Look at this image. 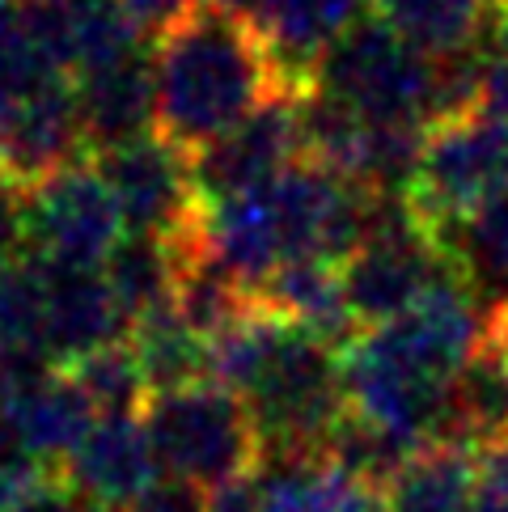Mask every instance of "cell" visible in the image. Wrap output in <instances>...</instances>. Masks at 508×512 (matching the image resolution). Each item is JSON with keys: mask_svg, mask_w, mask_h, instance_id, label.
I'll return each instance as SVG.
<instances>
[{"mask_svg": "<svg viewBox=\"0 0 508 512\" xmlns=\"http://www.w3.org/2000/svg\"><path fill=\"white\" fill-rule=\"evenodd\" d=\"M127 335H132V322L119 309L102 271L47 263L43 356L51 369H72V364H81L102 347L123 343Z\"/></svg>", "mask_w": 508, "mask_h": 512, "instance_id": "9c48e42d", "label": "cell"}, {"mask_svg": "<svg viewBox=\"0 0 508 512\" xmlns=\"http://www.w3.org/2000/svg\"><path fill=\"white\" fill-rule=\"evenodd\" d=\"M492 314H496V318H500V322L508 326V305H500V309H492Z\"/></svg>", "mask_w": 508, "mask_h": 512, "instance_id": "836d02e7", "label": "cell"}, {"mask_svg": "<svg viewBox=\"0 0 508 512\" xmlns=\"http://www.w3.org/2000/svg\"><path fill=\"white\" fill-rule=\"evenodd\" d=\"M483 491L479 457L458 445H432L398 474L390 496V512H470Z\"/></svg>", "mask_w": 508, "mask_h": 512, "instance_id": "e0dca14e", "label": "cell"}, {"mask_svg": "<svg viewBox=\"0 0 508 512\" xmlns=\"http://www.w3.org/2000/svg\"><path fill=\"white\" fill-rule=\"evenodd\" d=\"M508 191V123L470 111L424 132L420 170L407 191L411 212L437 237Z\"/></svg>", "mask_w": 508, "mask_h": 512, "instance_id": "277c9868", "label": "cell"}, {"mask_svg": "<svg viewBox=\"0 0 508 512\" xmlns=\"http://www.w3.org/2000/svg\"><path fill=\"white\" fill-rule=\"evenodd\" d=\"M297 512H390V496L373 483L352 479L348 470L318 457L310 483L301 491Z\"/></svg>", "mask_w": 508, "mask_h": 512, "instance_id": "603a6c76", "label": "cell"}, {"mask_svg": "<svg viewBox=\"0 0 508 512\" xmlns=\"http://www.w3.org/2000/svg\"><path fill=\"white\" fill-rule=\"evenodd\" d=\"M60 479L89 512H127L157 487V457L144 419H98Z\"/></svg>", "mask_w": 508, "mask_h": 512, "instance_id": "30bf717a", "label": "cell"}, {"mask_svg": "<svg viewBox=\"0 0 508 512\" xmlns=\"http://www.w3.org/2000/svg\"><path fill=\"white\" fill-rule=\"evenodd\" d=\"M310 89L339 98L377 127H432L437 119V60L394 34L377 13L339 34L318 60Z\"/></svg>", "mask_w": 508, "mask_h": 512, "instance_id": "3957f363", "label": "cell"}, {"mask_svg": "<svg viewBox=\"0 0 508 512\" xmlns=\"http://www.w3.org/2000/svg\"><path fill=\"white\" fill-rule=\"evenodd\" d=\"M305 157L301 149V89L271 98L259 115H250L242 127H233L225 140H216L191 161V178L204 204L246 195L267 187L271 178L293 170Z\"/></svg>", "mask_w": 508, "mask_h": 512, "instance_id": "52a82bcc", "label": "cell"}, {"mask_svg": "<svg viewBox=\"0 0 508 512\" xmlns=\"http://www.w3.org/2000/svg\"><path fill=\"white\" fill-rule=\"evenodd\" d=\"M508 441V326L487 309L483 339L453 377L449 445L487 453Z\"/></svg>", "mask_w": 508, "mask_h": 512, "instance_id": "8fae6325", "label": "cell"}, {"mask_svg": "<svg viewBox=\"0 0 508 512\" xmlns=\"http://www.w3.org/2000/svg\"><path fill=\"white\" fill-rule=\"evenodd\" d=\"M208 512H271L259 483H254V474H246V479L229 483L221 491H212L208 496Z\"/></svg>", "mask_w": 508, "mask_h": 512, "instance_id": "f1b7e54d", "label": "cell"}, {"mask_svg": "<svg viewBox=\"0 0 508 512\" xmlns=\"http://www.w3.org/2000/svg\"><path fill=\"white\" fill-rule=\"evenodd\" d=\"M288 89L263 26L212 0L153 39V132L187 161Z\"/></svg>", "mask_w": 508, "mask_h": 512, "instance_id": "6da1fadb", "label": "cell"}, {"mask_svg": "<svg viewBox=\"0 0 508 512\" xmlns=\"http://www.w3.org/2000/svg\"><path fill=\"white\" fill-rule=\"evenodd\" d=\"M373 0H263L254 22L263 26L271 51L293 89H310L318 60L339 34H348Z\"/></svg>", "mask_w": 508, "mask_h": 512, "instance_id": "5bb4252c", "label": "cell"}, {"mask_svg": "<svg viewBox=\"0 0 508 512\" xmlns=\"http://www.w3.org/2000/svg\"><path fill=\"white\" fill-rule=\"evenodd\" d=\"M13 352H9V347H5V339H0V390H5V381H9V373H13Z\"/></svg>", "mask_w": 508, "mask_h": 512, "instance_id": "d6a6232c", "label": "cell"}, {"mask_svg": "<svg viewBox=\"0 0 508 512\" xmlns=\"http://www.w3.org/2000/svg\"><path fill=\"white\" fill-rule=\"evenodd\" d=\"M470 512H508V496H500V491H487V487H483Z\"/></svg>", "mask_w": 508, "mask_h": 512, "instance_id": "4dcf8cb0", "label": "cell"}, {"mask_svg": "<svg viewBox=\"0 0 508 512\" xmlns=\"http://www.w3.org/2000/svg\"><path fill=\"white\" fill-rule=\"evenodd\" d=\"M43 479H56V474L30 453V445L22 441L17 424L5 415V407H0V504L26 496V491L39 487Z\"/></svg>", "mask_w": 508, "mask_h": 512, "instance_id": "d4e9b609", "label": "cell"}, {"mask_svg": "<svg viewBox=\"0 0 508 512\" xmlns=\"http://www.w3.org/2000/svg\"><path fill=\"white\" fill-rule=\"evenodd\" d=\"M102 276L111 284L127 322H140L144 314L170 305L174 297V276H178L174 246L153 233H123L111 259L102 263Z\"/></svg>", "mask_w": 508, "mask_h": 512, "instance_id": "d6986e66", "label": "cell"}, {"mask_svg": "<svg viewBox=\"0 0 508 512\" xmlns=\"http://www.w3.org/2000/svg\"><path fill=\"white\" fill-rule=\"evenodd\" d=\"M26 233V187L0 166V254H22Z\"/></svg>", "mask_w": 508, "mask_h": 512, "instance_id": "484cf974", "label": "cell"}, {"mask_svg": "<svg viewBox=\"0 0 508 512\" xmlns=\"http://www.w3.org/2000/svg\"><path fill=\"white\" fill-rule=\"evenodd\" d=\"M64 9L72 34V77L123 64L140 56V51H149V34L132 22L123 0H64Z\"/></svg>", "mask_w": 508, "mask_h": 512, "instance_id": "ffe728a7", "label": "cell"}, {"mask_svg": "<svg viewBox=\"0 0 508 512\" xmlns=\"http://www.w3.org/2000/svg\"><path fill=\"white\" fill-rule=\"evenodd\" d=\"M127 512H208V496H199V491L166 479V483H157L153 491H144V496Z\"/></svg>", "mask_w": 508, "mask_h": 512, "instance_id": "83f0119b", "label": "cell"}, {"mask_svg": "<svg viewBox=\"0 0 508 512\" xmlns=\"http://www.w3.org/2000/svg\"><path fill=\"white\" fill-rule=\"evenodd\" d=\"M140 419L149 432L157 470L199 496H212V491L246 479L263 457V436L250 407L216 381L153 394Z\"/></svg>", "mask_w": 508, "mask_h": 512, "instance_id": "7a4b0ae2", "label": "cell"}, {"mask_svg": "<svg viewBox=\"0 0 508 512\" xmlns=\"http://www.w3.org/2000/svg\"><path fill=\"white\" fill-rule=\"evenodd\" d=\"M254 305L263 314H276L284 322L301 326L305 335L322 339L326 347H335L343 356L360 335V322L352 318L348 297H343V280L339 267L331 263H293L280 267L259 292H254Z\"/></svg>", "mask_w": 508, "mask_h": 512, "instance_id": "4fadbf2b", "label": "cell"}, {"mask_svg": "<svg viewBox=\"0 0 508 512\" xmlns=\"http://www.w3.org/2000/svg\"><path fill=\"white\" fill-rule=\"evenodd\" d=\"M479 479L487 491H500V496H508V441L479 453Z\"/></svg>", "mask_w": 508, "mask_h": 512, "instance_id": "f546056e", "label": "cell"}, {"mask_svg": "<svg viewBox=\"0 0 508 512\" xmlns=\"http://www.w3.org/2000/svg\"><path fill=\"white\" fill-rule=\"evenodd\" d=\"M132 352L140 360V373L149 381L153 394H174L212 381V347L204 335H195L191 326L174 314L170 305L144 314L132 322Z\"/></svg>", "mask_w": 508, "mask_h": 512, "instance_id": "9a60e30c", "label": "cell"}, {"mask_svg": "<svg viewBox=\"0 0 508 512\" xmlns=\"http://www.w3.org/2000/svg\"><path fill=\"white\" fill-rule=\"evenodd\" d=\"M373 9L411 47L441 60L479 43L496 0H373Z\"/></svg>", "mask_w": 508, "mask_h": 512, "instance_id": "ac0fdd59", "label": "cell"}, {"mask_svg": "<svg viewBox=\"0 0 508 512\" xmlns=\"http://www.w3.org/2000/svg\"><path fill=\"white\" fill-rule=\"evenodd\" d=\"M123 233V212L94 157L72 161L26 191L22 250L51 267L102 271Z\"/></svg>", "mask_w": 508, "mask_h": 512, "instance_id": "5b68a950", "label": "cell"}, {"mask_svg": "<svg viewBox=\"0 0 508 512\" xmlns=\"http://www.w3.org/2000/svg\"><path fill=\"white\" fill-rule=\"evenodd\" d=\"M72 381L81 386V394L89 398L98 419H140L144 407H149V381L140 373V360L132 352V343H115V347H102V352L85 356L81 364L64 369Z\"/></svg>", "mask_w": 508, "mask_h": 512, "instance_id": "7402d4cb", "label": "cell"}, {"mask_svg": "<svg viewBox=\"0 0 508 512\" xmlns=\"http://www.w3.org/2000/svg\"><path fill=\"white\" fill-rule=\"evenodd\" d=\"M94 166L102 170L106 187L115 195L127 233H153L174 242L204 212V199H199L191 178V161L170 149L157 132L127 140L111 153H98Z\"/></svg>", "mask_w": 508, "mask_h": 512, "instance_id": "8992f818", "label": "cell"}, {"mask_svg": "<svg viewBox=\"0 0 508 512\" xmlns=\"http://www.w3.org/2000/svg\"><path fill=\"white\" fill-rule=\"evenodd\" d=\"M195 5H199V0H123V9L132 13V22L149 34V39L166 34L178 17L191 13Z\"/></svg>", "mask_w": 508, "mask_h": 512, "instance_id": "4316f807", "label": "cell"}, {"mask_svg": "<svg viewBox=\"0 0 508 512\" xmlns=\"http://www.w3.org/2000/svg\"><path fill=\"white\" fill-rule=\"evenodd\" d=\"M479 56H483L479 111L508 123V5H500V0L479 34Z\"/></svg>", "mask_w": 508, "mask_h": 512, "instance_id": "cb8c5ba5", "label": "cell"}, {"mask_svg": "<svg viewBox=\"0 0 508 512\" xmlns=\"http://www.w3.org/2000/svg\"><path fill=\"white\" fill-rule=\"evenodd\" d=\"M424 449L407 445L403 436H394L390 428L373 424V419L343 411V419L331 428V436L322 441V457L335 462L339 470H348L352 479L373 483L381 491H390L394 479L411 466V457H420Z\"/></svg>", "mask_w": 508, "mask_h": 512, "instance_id": "44dd1931", "label": "cell"}, {"mask_svg": "<svg viewBox=\"0 0 508 512\" xmlns=\"http://www.w3.org/2000/svg\"><path fill=\"white\" fill-rule=\"evenodd\" d=\"M500 5H508V0H500Z\"/></svg>", "mask_w": 508, "mask_h": 512, "instance_id": "e575fe53", "label": "cell"}, {"mask_svg": "<svg viewBox=\"0 0 508 512\" xmlns=\"http://www.w3.org/2000/svg\"><path fill=\"white\" fill-rule=\"evenodd\" d=\"M212 5H225V9H233V13L259 17V9H263V0H212Z\"/></svg>", "mask_w": 508, "mask_h": 512, "instance_id": "1f68e13d", "label": "cell"}, {"mask_svg": "<svg viewBox=\"0 0 508 512\" xmlns=\"http://www.w3.org/2000/svg\"><path fill=\"white\" fill-rule=\"evenodd\" d=\"M72 81H77V111L89 157L153 132V47L123 64L81 72Z\"/></svg>", "mask_w": 508, "mask_h": 512, "instance_id": "7c38bea8", "label": "cell"}, {"mask_svg": "<svg viewBox=\"0 0 508 512\" xmlns=\"http://www.w3.org/2000/svg\"><path fill=\"white\" fill-rule=\"evenodd\" d=\"M437 242L487 309L508 305V191L441 229Z\"/></svg>", "mask_w": 508, "mask_h": 512, "instance_id": "2e32d148", "label": "cell"}, {"mask_svg": "<svg viewBox=\"0 0 508 512\" xmlns=\"http://www.w3.org/2000/svg\"><path fill=\"white\" fill-rule=\"evenodd\" d=\"M0 407L17 424L22 441L39 462L60 474L68 457L81 449V441L94 432L98 415L89 407V398L64 369H51L47 360L17 356L13 373L0 390Z\"/></svg>", "mask_w": 508, "mask_h": 512, "instance_id": "ba28073f", "label": "cell"}]
</instances>
